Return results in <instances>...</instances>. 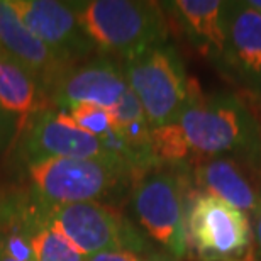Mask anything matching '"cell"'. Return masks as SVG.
<instances>
[{"label":"cell","mask_w":261,"mask_h":261,"mask_svg":"<svg viewBox=\"0 0 261 261\" xmlns=\"http://www.w3.org/2000/svg\"><path fill=\"white\" fill-rule=\"evenodd\" d=\"M73 7L93 48L124 60L161 46L166 39V20L156 2L90 0L75 2Z\"/></svg>","instance_id":"1"},{"label":"cell","mask_w":261,"mask_h":261,"mask_svg":"<svg viewBox=\"0 0 261 261\" xmlns=\"http://www.w3.org/2000/svg\"><path fill=\"white\" fill-rule=\"evenodd\" d=\"M41 221L60 231L85 258L106 249L138 251L141 246L139 238H136L129 224L100 202L66 205L41 203Z\"/></svg>","instance_id":"5"},{"label":"cell","mask_w":261,"mask_h":261,"mask_svg":"<svg viewBox=\"0 0 261 261\" xmlns=\"http://www.w3.org/2000/svg\"><path fill=\"white\" fill-rule=\"evenodd\" d=\"M22 24L48 48L73 65L90 55L92 41L87 38L73 4L58 0H9Z\"/></svg>","instance_id":"9"},{"label":"cell","mask_w":261,"mask_h":261,"mask_svg":"<svg viewBox=\"0 0 261 261\" xmlns=\"http://www.w3.org/2000/svg\"><path fill=\"white\" fill-rule=\"evenodd\" d=\"M195 181L203 194L231 203L241 212L256 214L261 195L236 161L216 156L205 158L195 168Z\"/></svg>","instance_id":"12"},{"label":"cell","mask_w":261,"mask_h":261,"mask_svg":"<svg viewBox=\"0 0 261 261\" xmlns=\"http://www.w3.org/2000/svg\"><path fill=\"white\" fill-rule=\"evenodd\" d=\"M151 153L154 161L171 165L181 163L192 156L176 122L151 129Z\"/></svg>","instance_id":"18"},{"label":"cell","mask_w":261,"mask_h":261,"mask_svg":"<svg viewBox=\"0 0 261 261\" xmlns=\"http://www.w3.org/2000/svg\"><path fill=\"white\" fill-rule=\"evenodd\" d=\"M173 10L187 33L203 46L224 51L227 43L229 7L221 0H176Z\"/></svg>","instance_id":"14"},{"label":"cell","mask_w":261,"mask_h":261,"mask_svg":"<svg viewBox=\"0 0 261 261\" xmlns=\"http://www.w3.org/2000/svg\"><path fill=\"white\" fill-rule=\"evenodd\" d=\"M0 49L34 78L48 100L73 68L25 28L9 0H0Z\"/></svg>","instance_id":"10"},{"label":"cell","mask_w":261,"mask_h":261,"mask_svg":"<svg viewBox=\"0 0 261 261\" xmlns=\"http://www.w3.org/2000/svg\"><path fill=\"white\" fill-rule=\"evenodd\" d=\"M24 127L20 153L28 165L48 158H116L97 138L76 127L65 111L46 107Z\"/></svg>","instance_id":"8"},{"label":"cell","mask_w":261,"mask_h":261,"mask_svg":"<svg viewBox=\"0 0 261 261\" xmlns=\"http://www.w3.org/2000/svg\"><path fill=\"white\" fill-rule=\"evenodd\" d=\"M244 5L261 14V0H248V2H244Z\"/></svg>","instance_id":"24"},{"label":"cell","mask_w":261,"mask_h":261,"mask_svg":"<svg viewBox=\"0 0 261 261\" xmlns=\"http://www.w3.org/2000/svg\"><path fill=\"white\" fill-rule=\"evenodd\" d=\"M0 251H4L7 256L19 261H36L33 246H31L29 232H7L0 234Z\"/></svg>","instance_id":"19"},{"label":"cell","mask_w":261,"mask_h":261,"mask_svg":"<svg viewBox=\"0 0 261 261\" xmlns=\"http://www.w3.org/2000/svg\"><path fill=\"white\" fill-rule=\"evenodd\" d=\"M46 100L34 78L0 49V106L25 126L34 114L46 109Z\"/></svg>","instance_id":"13"},{"label":"cell","mask_w":261,"mask_h":261,"mask_svg":"<svg viewBox=\"0 0 261 261\" xmlns=\"http://www.w3.org/2000/svg\"><path fill=\"white\" fill-rule=\"evenodd\" d=\"M14 124H15V117L0 106V149L4 148V144L7 143L9 136L12 134Z\"/></svg>","instance_id":"21"},{"label":"cell","mask_w":261,"mask_h":261,"mask_svg":"<svg viewBox=\"0 0 261 261\" xmlns=\"http://www.w3.org/2000/svg\"><path fill=\"white\" fill-rule=\"evenodd\" d=\"M254 238H256V244H258V249L261 253V203L256 211V222H254Z\"/></svg>","instance_id":"23"},{"label":"cell","mask_w":261,"mask_h":261,"mask_svg":"<svg viewBox=\"0 0 261 261\" xmlns=\"http://www.w3.org/2000/svg\"><path fill=\"white\" fill-rule=\"evenodd\" d=\"M129 90L122 68L107 60L73 66L51 93L49 100L66 111L78 103L114 109Z\"/></svg>","instance_id":"11"},{"label":"cell","mask_w":261,"mask_h":261,"mask_svg":"<svg viewBox=\"0 0 261 261\" xmlns=\"http://www.w3.org/2000/svg\"><path fill=\"white\" fill-rule=\"evenodd\" d=\"M31 246L36 261H85L68 239L44 221H39L29 231Z\"/></svg>","instance_id":"16"},{"label":"cell","mask_w":261,"mask_h":261,"mask_svg":"<svg viewBox=\"0 0 261 261\" xmlns=\"http://www.w3.org/2000/svg\"><path fill=\"white\" fill-rule=\"evenodd\" d=\"M124 76L138 97L149 127L176 122L190 98V82L170 46H154L124 60Z\"/></svg>","instance_id":"3"},{"label":"cell","mask_w":261,"mask_h":261,"mask_svg":"<svg viewBox=\"0 0 261 261\" xmlns=\"http://www.w3.org/2000/svg\"><path fill=\"white\" fill-rule=\"evenodd\" d=\"M65 112L75 122L76 127L97 138L102 144H106L117 134L112 114L109 109L90 106V103H78V106L68 107Z\"/></svg>","instance_id":"17"},{"label":"cell","mask_w":261,"mask_h":261,"mask_svg":"<svg viewBox=\"0 0 261 261\" xmlns=\"http://www.w3.org/2000/svg\"><path fill=\"white\" fill-rule=\"evenodd\" d=\"M192 156L216 158L244 149L253 141V126L246 109L232 98L200 100L192 90L185 109L176 119Z\"/></svg>","instance_id":"4"},{"label":"cell","mask_w":261,"mask_h":261,"mask_svg":"<svg viewBox=\"0 0 261 261\" xmlns=\"http://www.w3.org/2000/svg\"><path fill=\"white\" fill-rule=\"evenodd\" d=\"M227 39L244 71L261 76V14L246 7H229Z\"/></svg>","instance_id":"15"},{"label":"cell","mask_w":261,"mask_h":261,"mask_svg":"<svg viewBox=\"0 0 261 261\" xmlns=\"http://www.w3.org/2000/svg\"><path fill=\"white\" fill-rule=\"evenodd\" d=\"M187 238L203 261H236L251 244L249 219L221 198L197 194L185 216Z\"/></svg>","instance_id":"6"},{"label":"cell","mask_w":261,"mask_h":261,"mask_svg":"<svg viewBox=\"0 0 261 261\" xmlns=\"http://www.w3.org/2000/svg\"><path fill=\"white\" fill-rule=\"evenodd\" d=\"M141 261H178V259L171 256L170 253H149L144 258H141Z\"/></svg>","instance_id":"22"},{"label":"cell","mask_w":261,"mask_h":261,"mask_svg":"<svg viewBox=\"0 0 261 261\" xmlns=\"http://www.w3.org/2000/svg\"><path fill=\"white\" fill-rule=\"evenodd\" d=\"M0 261H19V259H14V258H10V256H7L4 251H0Z\"/></svg>","instance_id":"25"},{"label":"cell","mask_w":261,"mask_h":261,"mask_svg":"<svg viewBox=\"0 0 261 261\" xmlns=\"http://www.w3.org/2000/svg\"><path fill=\"white\" fill-rule=\"evenodd\" d=\"M134 211L149 238L176 259L185 256L189 238L180 184L175 175L158 171L141 180L134 192Z\"/></svg>","instance_id":"7"},{"label":"cell","mask_w":261,"mask_h":261,"mask_svg":"<svg viewBox=\"0 0 261 261\" xmlns=\"http://www.w3.org/2000/svg\"><path fill=\"white\" fill-rule=\"evenodd\" d=\"M28 171L41 203L66 205L114 194L133 168L117 158H48L29 163Z\"/></svg>","instance_id":"2"},{"label":"cell","mask_w":261,"mask_h":261,"mask_svg":"<svg viewBox=\"0 0 261 261\" xmlns=\"http://www.w3.org/2000/svg\"><path fill=\"white\" fill-rule=\"evenodd\" d=\"M85 261H141V256L133 249H106L88 256Z\"/></svg>","instance_id":"20"}]
</instances>
